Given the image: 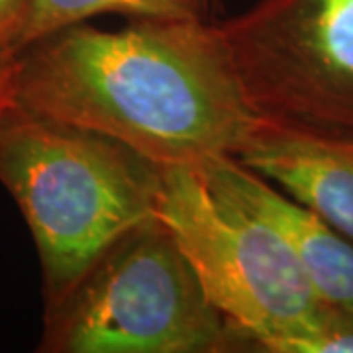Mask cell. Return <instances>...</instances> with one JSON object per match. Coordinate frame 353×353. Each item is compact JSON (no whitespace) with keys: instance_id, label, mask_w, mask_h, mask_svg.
I'll list each match as a JSON object with an SVG mask.
<instances>
[{"instance_id":"6da1fadb","label":"cell","mask_w":353,"mask_h":353,"mask_svg":"<svg viewBox=\"0 0 353 353\" xmlns=\"http://www.w3.org/2000/svg\"><path fill=\"white\" fill-rule=\"evenodd\" d=\"M14 101L157 165L236 157L261 122L220 26L206 20L69 26L16 55Z\"/></svg>"},{"instance_id":"7a4b0ae2","label":"cell","mask_w":353,"mask_h":353,"mask_svg":"<svg viewBox=\"0 0 353 353\" xmlns=\"http://www.w3.org/2000/svg\"><path fill=\"white\" fill-rule=\"evenodd\" d=\"M0 183L36 241L50 308L126 232L155 216L159 165L14 101L0 112Z\"/></svg>"},{"instance_id":"3957f363","label":"cell","mask_w":353,"mask_h":353,"mask_svg":"<svg viewBox=\"0 0 353 353\" xmlns=\"http://www.w3.org/2000/svg\"><path fill=\"white\" fill-rule=\"evenodd\" d=\"M238 350L173 232L155 214L132 228L63 301L46 308V353Z\"/></svg>"},{"instance_id":"277c9868","label":"cell","mask_w":353,"mask_h":353,"mask_svg":"<svg viewBox=\"0 0 353 353\" xmlns=\"http://www.w3.org/2000/svg\"><path fill=\"white\" fill-rule=\"evenodd\" d=\"M155 214L173 232L238 350L289 353L324 301L275 230L208 189L187 165H159Z\"/></svg>"},{"instance_id":"5b68a950","label":"cell","mask_w":353,"mask_h":353,"mask_svg":"<svg viewBox=\"0 0 353 353\" xmlns=\"http://www.w3.org/2000/svg\"><path fill=\"white\" fill-rule=\"evenodd\" d=\"M218 26L261 120L353 150V0H257Z\"/></svg>"},{"instance_id":"8992f818","label":"cell","mask_w":353,"mask_h":353,"mask_svg":"<svg viewBox=\"0 0 353 353\" xmlns=\"http://www.w3.org/2000/svg\"><path fill=\"white\" fill-rule=\"evenodd\" d=\"M218 196L275 230L324 303L353 306V241L232 155L194 167Z\"/></svg>"},{"instance_id":"52a82bcc","label":"cell","mask_w":353,"mask_h":353,"mask_svg":"<svg viewBox=\"0 0 353 353\" xmlns=\"http://www.w3.org/2000/svg\"><path fill=\"white\" fill-rule=\"evenodd\" d=\"M236 159L353 241V150L261 120Z\"/></svg>"},{"instance_id":"ba28073f","label":"cell","mask_w":353,"mask_h":353,"mask_svg":"<svg viewBox=\"0 0 353 353\" xmlns=\"http://www.w3.org/2000/svg\"><path fill=\"white\" fill-rule=\"evenodd\" d=\"M214 0H26L16 55L39 39L101 14H122L130 20H206Z\"/></svg>"},{"instance_id":"9c48e42d","label":"cell","mask_w":353,"mask_h":353,"mask_svg":"<svg viewBox=\"0 0 353 353\" xmlns=\"http://www.w3.org/2000/svg\"><path fill=\"white\" fill-rule=\"evenodd\" d=\"M289 353H353V306L324 303L314 326L290 345Z\"/></svg>"},{"instance_id":"30bf717a","label":"cell","mask_w":353,"mask_h":353,"mask_svg":"<svg viewBox=\"0 0 353 353\" xmlns=\"http://www.w3.org/2000/svg\"><path fill=\"white\" fill-rule=\"evenodd\" d=\"M26 0H0V65L16 59V39L22 26Z\"/></svg>"},{"instance_id":"8fae6325","label":"cell","mask_w":353,"mask_h":353,"mask_svg":"<svg viewBox=\"0 0 353 353\" xmlns=\"http://www.w3.org/2000/svg\"><path fill=\"white\" fill-rule=\"evenodd\" d=\"M14 102V63L0 65V112Z\"/></svg>"},{"instance_id":"7c38bea8","label":"cell","mask_w":353,"mask_h":353,"mask_svg":"<svg viewBox=\"0 0 353 353\" xmlns=\"http://www.w3.org/2000/svg\"><path fill=\"white\" fill-rule=\"evenodd\" d=\"M214 2H216V4H218V0H214Z\"/></svg>"}]
</instances>
